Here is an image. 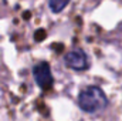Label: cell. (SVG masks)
I'll return each instance as SVG.
<instances>
[{
  "label": "cell",
  "mask_w": 122,
  "mask_h": 121,
  "mask_svg": "<svg viewBox=\"0 0 122 121\" xmlns=\"http://www.w3.org/2000/svg\"><path fill=\"white\" fill-rule=\"evenodd\" d=\"M33 76L36 80V84L41 90H50L53 87V74L48 63L41 61L33 67Z\"/></svg>",
  "instance_id": "7a4b0ae2"
},
{
  "label": "cell",
  "mask_w": 122,
  "mask_h": 121,
  "mask_svg": "<svg viewBox=\"0 0 122 121\" xmlns=\"http://www.w3.org/2000/svg\"><path fill=\"white\" fill-rule=\"evenodd\" d=\"M64 63H65L67 67H70L72 70H77V71H82V70H87L90 67V61H88L87 54L80 49L68 51L64 56Z\"/></svg>",
  "instance_id": "3957f363"
},
{
  "label": "cell",
  "mask_w": 122,
  "mask_h": 121,
  "mask_svg": "<svg viewBox=\"0 0 122 121\" xmlns=\"http://www.w3.org/2000/svg\"><path fill=\"white\" fill-rule=\"evenodd\" d=\"M68 3H70V0H50L48 6H50V10L53 13H60L65 9V6Z\"/></svg>",
  "instance_id": "277c9868"
},
{
  "label": "cell",
  "mask_w": 122,
  "mask_h": 121,
  "mask_svg": "<svg viewBox=\"0 0 122 121\" xmlns=\"http://www.w3.org/2000/svg\"><path fill=\"white\" fill-rule=\"evenodd\" d=\"M108 104V98L104 91L97 86H90L80 93L78 95V105L82 111L95 114L102 111Z\"/></svg>",
  "instance_id": "6da1fadb"
}]
</instances>
